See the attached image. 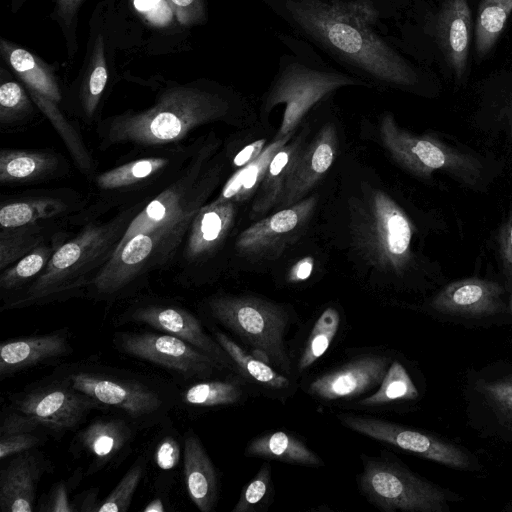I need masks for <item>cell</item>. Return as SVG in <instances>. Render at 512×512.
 Masks as SVG:
<instances>
[{"mask_svg": "<svg viewBox=\"0 0 512 512\" xmlns=\"http://www.w3.org/2000/svg\"><path fill=\"white\" fill-rule=\"evenodd\" d=\"M134 428L127 418H99L78 432L75 447L91 459V471H97L128 451Z\"/></svg>", "mask_w": 512, "mask_h": 512, "instance_id": "cell-21", "label": "cell"}, {"mask_svg": "<svg viewBox=\"0 0 512 512\" xmlns=\"http://www.w3.org/2000/svg\"><path fill=\"white\" fill-rule=\"evenodd\" d=\"M57 247L55 248L54 246L42 243L21 258L16 265L3 270L0 276V288L4 291L19 288L26 281L40 274L48 264Z\"/></svg>", "mask_w": 512, "mask_h": 512, "instance_id": "cell-40", "label": "cell"}, {"mask_svg": "<svg viewBox=\"0 0 512 512\" xmlns=\"http://www.w3.org/2000/svg\"><path fill=\"white\" fill-rule=\"evenodd\" d=\"M336 153V134L331 124L319 132L313 142L296 156L289 169L278 201L293 205L331 167Z\"/></svg>", "mask_w": 512, "mask_h": 512, "instance_id": "cell-19", "label": "cell"}, {"mask_svg": "<svg viewBox=\"0 0 512 512\" xmlns=\"http://www.w3.org/2000/svg\"><path fill=\"white\" fill-rule=\"evenodd\" d=\"M314 207V199H306L262 219L238 237L237 249L245 254L258 253L277 243L300 227Z\"/></svg>", "mask_w": 512, "mask_h": 512, "instance_id": "cell-26", "label": "cell"}, {"mask_svg": "<svg viewBox=\"0 0 512 512\" xmlns=\"http://www.w3.org/2000/svg\"><path fill=\"white\" fill-rule=\"evenodd\" d=\"M235 216V207L230 200L218 198L202 207L191 221L185 256L196 261L207 256L224 240Z\"/></svg>", "mask_w": 512, "mask_h": 512, "instance_id": "cell-25", "label": "cell"}, {"mask_svg": "<svg viewBox=\"0 0 512 512\" xmlns=\"http://www.w3.org/2000/svg\"><path fill=\"white\" fill-rule=\"evenodd\" d=\"M271 488V466L264 463L255 477L243 488L232 512H250L256 509Z\"/></svg>", "mask_w": 512, "mask_h": 512, "instance_id": "cell-44", "label": "cell"}, {"mask_svg": "<svg viewBox=\"0 0 512 512\" xmlns=\"http://www.w3.org/2000/svg\"><path fill=\"white\" fill-rule=\"evenodd\" d=\"M130 214L106 224L88 225L71 241L58 246L38 277L6 307L48 302L80 288L86 276L112 257L130 223Z\"/></svg>", "mask_w": 512, "mask_h": 512, "instance_id": "cell-3", "label": "cell"}, {"mask_svg": "<svg viewBox=\"0 0 512 512\" xmlns=\"http://www.w3.org/2000/svg\"><path fill=\"white\" fill-rule=\"evenodd\" d=\"M65 209L66 204L54 198L7 203L0 209V224L6 229L28 226L39 220L51 218Z\"/></svg>", "mask_w": 512, "mask_h": 512, "instance_id": "cell-36", "label": "cell"}, {"mask_svg": "<svg viewBox=\"0 0 512 512\" xmlns=\"http://www.w3.org/2000/svg\"><path fill=\"white\" fill-rule=\"evenodd\" d=\"M41 229L33 224L18 228H2L0 233V269L23 258L42 242Z\"/></svg>", "mask_w": 512, "mask_h": 512, "instance_id": "cell-39", "label": "cell"}, {"mask_svg": "<svg viewBox=\"0 0 512 512\" xmlns=\"http://www.w3.org/2000/svg\"><path fill=\"white\" fill-rule=\"evenodd\" d=\"M511 133H512V121H511Z\"/></svg>", "mask_w": 512, "mask_h": 512, "instance_id": "cell-57", "label": "cell"}, {"mask_svg": "<svg viewBox=\"0 0 512 512\" xmlns=\"http://www.w3.org/2000/svg\"><path fill=\"white\" fill-rule=\"evenodd\" d=\"M102 406L90 396L52 377V381L12 398L11 409L27 414L55 436L76 430L88 414Z\"/></svg>", "mask_w": 512, "mask_h": 512, "instance_id": "cell-12", "label": "cell"}, {"mask_svg": "<svg viewBox=\"0 0 512 512\" xmlns=\"http://www.w3.org/2000/svg\"><path fill=\"white\" fill-rule=\"evenodd\" d=\"M301 151L298 141L280 148L271 159L261 181V194L255 202L253 211L261 214L278 201L284 179L298 153Z\"/></svg>", "mask_w": 512, "mask_h": 512, "instance_id": "cell-35", "label": "cell"}, {"mask_svg": "<svg viewBox=\"0 0 512 512\" xmlns=\"http://www.w3.org/2000/svg\"><path fill=\"white\" fill-rule=\"evenodd\" d=\"M114 344L120 352L165 368L186 380H205L225 370L208 354L166 333L118 332Z\"/></svg>", "mask_w": 512, "mask_h": 512, "instance_id": "cell-11", "label": "cell"}, {"mask_svg": "<svg viewBox=\"0 0 512 512\" xmlns=\"http://www.w3.org/2000/svg\"><path fill=\"white\" fill-rule=\"evenodd\" d=\"M497 241L503 272L512 281V213L500 227Z\"/></svg>", "mask_w": 512, "mask_h": 512, "instance_id": "cell-50", "label": "cell"}, {"mask_svg": "<svg viewBox=\"0 0 512 512\" xmlns=\"http://www.w3.org/2000/svg\"><path fill=\"white\" fill-rule=\"evenodd\" d=\"M245 455L307 467L323 465L321 458L304 442L285 431H274L252 439Z\"/></svg>", "mask_w": 512, "mask_h": 512, "instance_id": "cell-27", "label": "cell"}, {"mask_svg": "<svg viewBox=\"0 0 512 512\" xmlns=\"http://www.w3.org/2000/svg\"><path fill=\"white\" fill-rule=\"evenodd\" d=\"M509 311L512 313V294L510 296V301H509Z\"/></svg>", "mask_w": 512, "mask_h": 512, "instance_id": "cell-56", "label": "cell"}, {"mask_svg": "<svg viewBox=\"0 0 512 512\" xmlns=\"http://www.w3.org/2000/svg\"><path fill=\"white\" fill-rule=\"evenodd\" d=\"M288 40L295 54L282 55L278 71L264 98L267 112L284 105L275 140L292 135L306 113L334 91L346 86H369L358 76L327 65L312 50L308 54V47L304 49L303 42Z\"/></svg>", "mask_w": 512, "mask_h": 512, "instance_id": "cell-4", "label": "cell"}, {"mask_svg": "<svg viewBox=\"0 0 512 512\" xmlns=\"http://www.w3.org/2000/svg\"><path fill=\"white\" fill-rule=\"evenodd\" d=\"M418 397V390L406 368L397 360L390 363L379 389L355 403L360 408L386 405L396 401H410Z\"/></svg>", "mask_w": 512, "mask_h": 512, "instance_id": "cell-34", "label": "cell"}, {"mask_svg": "<svg viewBox=\"0 0 512 512\" xmlns=\"http://www.w3.org/2000/svg\"><path fill=\"white\" fill-rule=\"evenodd\" d=\"M380 135L393 158L419 177L430 178L442 171L468 186L482 179L483 165L476 157L432 136H416L401 129L391 114L383 116Z\"/></svg>", "mask_w": 512, "mask_h": 512, "instance_id": "cell-8", "label": "cell"}, {"mask_svg": "<svg viewBox=\"0 0 512 512\" xmlns=\"http://www.w3.org/2000/svg\"><path fill=\"white\" fill-rule=\"evenodd\" d=\"M33 112V105L17 82L7 81L0 87V124L11 125Z\"/></svg>", "mask_w": 512, "mask_h": 512, "instance_id": "cell-42", "label": "cell"}, {"mask_svg": "<svg viewBox=\"0 0 512 512\" xmlns=\"http://www.w3.org/2000/svg\"><path fill=\"white\" fill-rule=\"evenodd\" d=\"M292 135L269 144L253 161L232 175L223 187L220 198L223 200H244L260 186L269 163L277 151L288 143Z\"/></svg>", "mask_w": 512, "mask_h": 512, "instance_id": "cell-30", "label": "cell"}, {"mask_svg": "<svg viewBox=\"0 0 512 512\" xmlns=\"http://www.w3.org/2000/svg\"><path fill=\"white\" fill-rule=\"evenodd\" d=\"M337 418L343 426L354 432L425 459L457 469L472 467L470 457L464 450L432 435L364 415L341 413Z\"/></svg>", "mask_w": 512, "mask_h": 512, "instance_id": "cell-13", "label": "cell"}, {"mask_svg": "<svg viewBox=\"0 0 512 512\" xmlns=\"http://www.w3.org/2000/svg\"><path fill=\"white\" fill-rule=\"evenodd\" d=\"M188 225L140 233L130 238L113 252L89 281L92 296L102 300L120 296L139 276L168 256Z\"/></svg>", "mask_w": 512, "mask_h": 512, "instance_id": "cell-10", "label": "cell"}, {"mask_svg": "<svg viewBox=\"0 0 512 512\" xmlns=\"http://www.w3.org/2000/svg\"><path fill=\"white\" fill-rule=\"evenodd\" d=\"M359 487L378 509L386 512H442L450 495L437 485L386 457L362 455Z\"/></svg>", "mask_w": 512, "mask_h": 512, "instance_id": "cell-7", "label": "cell"}, {"mask_svg": "<svg viewBox=\"0 0 512 512\" xmlns=\"http://www.w3.org/2000/svg\"><path fill=\"white\" fill-rule=\"evenodd\" d=\"M134 6L145 19L155 26H167L174 16L167 0H134Z\"/></svg>", "mask_w": 512, "mask_h": 512, "instance_id": "cell-46", "label": "cell"}, {"mask_svg": "<svg viewBox=\"0 0 512 512\" xmlns=\"http://www.w3.org/2000/svg\"><path fill=\"white\" fill-rule=\"evenodd\" d=\"M357 240L380 268L401 273L411 260L412 224L383 191L375 190L359 213Z\"/></svg>", "mask_w": 512, "mask_h": 512, "instance_id": "cell-9", "label": "cell"}, {"mask_svg": "<svg viewBox=\"0 0 512 512\" xmlns=\"http://www.w3.org/2000/svg\"><path fill=\"white\" fill-rule=\"evenodd\" d=\"M184 482L187 493L201 512L214 509L218 499L215 467L196 433L189 429L184 436Z\"/></svg>", "mask_w": 512, "mask_h": 512, "instance_id": "cell-24", "label": "cell"}, {"mask_svg": "<svg viewBox=\"0 0 512 512\" xmlns=\"http://www.w3.org/2000/svg\"><path fill=\"white\" fill-rule=\"evenodd\" d=\"M264 144L265 139H259L245 146L234 157V165L243 167L251 161L255 160L264 150Z\"/></svg>", "mask_w": 512, "mask_h": 512, "instance_id": "cell-52", "label": "cell"}, {"mask_svg": "<svg viewBox=\"0 0 512 512\" xmlns=\"http://www.w3.org/2000/svg\"><path fill=\"white\" fill-rule=\"evenodd\" d=\"M146 459L139 456L114 489L97 506L98 512H126L145 473Z\"/></svg>", "mask_w": 512, "mask_h": 512, "instance_id": "cell-41", "label": "cell"}, {"mask_svg": "<svg viewBox=\"0 0 512 512\" xmlns=\"http://www.w3.org/2000/svg\"><path fill=\"white\" fill-rule=\"evenodd\" d=\"M81 0H56L60 15L70 19L76 12Z\"/></svg>", "mask_w": 512, "mask_h": 512, "instance_id": "cell-54", "label": "cell"}, {"mask_svg": "<svg viewBox=\"0 0 512 512\" xmlns=\"http://www.w3.org/2000/svg\"><path fill=\"white\" fill-rule=\"evenodd\" d=\"M1 51L10 66L29 89L32 99L65 139L77 161L89 166V159L73 129L66 123L57 105L61 94L56 79L39 58L25 49L1 41Z\"/></svg>", "mask_w": 512, "mask_h": 512, "instance_id": "cell-15", "label": "cell"}, {"mask_svg": "<svg viewBox=\"0 0 512 512\" xmlns=\"http://www.w3.org/2000/svg\"><path fill=\"white\" fill-rule=\"evenodd\" d=\"M196 178L197 173L190 172L147 204L130 221L116 249L137 234L191 223L193 217L202 208L200 204L210 190L209 179L205 178L200 183V181L196 182Z\"/></svg>", "mask_w": 512, "mask_h": 512, "instance_id": "cell-14", "label": "cell"}, {"mask_svg": "<svg viewBox=\"0 0 512 512\" xmlns=\"http://www.w3.org/2000/svg\"><path fill=\"white\" fill-rule=\"evenodd\" d=\"M244 391L236 380H202L180 393L181 401L192 408H211L238 403Z\"/></svg>", "mask_w": 512, "mask_h": 512, "instance_id": "cell-32", "label": "cell"}, {"mask_svg": "<svg viewBox=\"0 0 512 512\" xmlns=\"http://www.w3.org/2000/svg\"><path fill=\"white\" fill-rule=\"evenodd\" d=\"M119 322L146 324L178 337L211 356L224 369H234L229 355L216 339L205 332L197 317L181 306L164 303L142 304L125 312Z\"/></svg>", "mask_w": 512, "mask_h": 512, "instance_id": "cell-16", "label": "cell"}, {"mask_svg": "<svg viewBox=\"0 0 512 512\" xmlns=\"http://www.w3.org/2000/svg\"><path fill=\"white\" fill-rule=\"evenodd\" d=\"M214 338L229 355L234 370L246 380L270 391H281L290 387V381L284 374L254 357L225 333L215 331Z\"/></svg>", "mask_w": 512, "mask_h": 512, "instance_id": "cell-29", "label": "cell"}, {"mask_svg": "<svg viewBox=\"0 0 512 512\" xmlns=\"http://www.w3.org/2000/svg\"><path fill=\"white\" fill-rule=\"evenodd\" d=\"M230 102L222 94L197 87L167 90L149 109L111 119L103 130L107 145L156 146L182 140L194 128L223 119Z\"/></svg>", "mask_w": 512, "mask_h": 512, "instance_id": "cell-2", "label": "cell"}, {"mask_svg": "<svg viewBox=\"0 0 512 512\" xmlns=\"http://www.w3.org/2000/svg\"><path fill=\"white\" fill-rule=\"evenodd\" d=\"M263 1L310 43L365 82L400 88L418 82L411 64L376 31L379 14L370 1Z\"/></svg>", "mask_w": 512, "mask_h": 512, "instance_id": "cell-1", "label": "cell"}, {"mask_svg": "<svg viewBox=\"0 0 512 512\" xmlns=\"http://www.w3.org/2000/svg\"><path fill=\"white\" fill-rule=\"evenodd\" d=\"M389 365L390 358L380 354L356 357L314 378L307 393L326 402L354 398L379 386Z\"/></svg>", "mask_w": 512, "mask_h": 512, "instance_id": "cell-17", "label": "cell"}, {"mask_svg": "<svg viewBox=\"0 0 512 512\" xmlns=\"http://www.w3.org/2000/svg\"><path fill=\"white\" fill-rule=\"evenodd\" d=\"M40 429L44 428L36 419L22 412L10 409L7 414L2 417L0 436L22 432H34Z\"/></svg>", "mask_w": 512, "mask_h": 512, "instance_id": "cell-48", "label": "cell"}, {"mask_svg": "<svg viewBox=\"0 0 512 512\" xmlns=\"http://www.w3.org/2000/svg\"><path fill=\"white\" fill-rule=\"evenodd\" d=\"M165 510L166 509L161 498L153 499L142 509L143 512H164Z\"/></svg>", "mask_w": 512, "mask_h": 512, "instance_id": "cell-55", "label": "cell"}, {"mask_svg": "<svg viewBox=\"0 0 512 512\" xmlns=\"http://www.w3.org/2000/svg\"><path fill=\"white\" fill-rule=\"evenodd\" d=\"M340 327V314L327 307L317 318L298 359L297 370L303 372L316 363L328 350Z\"/></svg>", "mask_w": 512, "mask_h": 512, "instance_id": "cell-37", "label": "cell"}, {"mask_svg": "<svg viewBox=\"0 0 512 512\" xmlns=\"http://www.w3.org/2000/svg\"><path fill=\"white\" fill-rule=\"evenodd\" d=\"M181 448L173 436L162 437L155 448L154 461L157 467L164 471L175 468L180 459Z\"/></svg>", "mask_w": 512, "mask_h": 512, "instance_id": "cell-47", "label": "cell"}, {"mask_svg": "<svg viewBox=\"0 0 512 512\" xmlns=\"http://www.w3.org/2000/svg\"><path fill=\"white\" fill-rule=\"evenodd\" d=\"M476 390L496 421L512 433V374L480 380Z\"/></svg>", "mask_w": 512, "mask_h": 512, "instance_id": "cell-38", "label": "cell"}, {"mask_svg": "<svg viewBox=\"0 0 512 512\" xmlns=\"http://www.w3.org/2000/svg\"><path fill=\"white\" fill-rule=\"evenodd\" d=\"M45 441L39 431L0 436V459L3 461L16 454L36 449Z\"/></svg>", "mask_w": 512, "mask_h": 512, "instance_id": "cell-45", "label": "cell"}, {"mask_svg": "<svg viewBox=\"0 0 512 512\" xmlns=\"http://www.w3.org/2000/svg\"><path fill=\"white\" fill-rule=\"evenodd\" d=\"M44 511L73 512L76 511L69 501L67 487L64 482L57 483L50 492Z\"/></svg>", "mask_w": 512, "mask_h": 512, "instance_id": "cell-51", "label": "cell"}, {"mask_svg": "<svg viewBox=\"0 0 512 512\" xmlns=\"http://www.w3.org/2000/svg\"><path fill=\"white\" fill-rule=\"evenodd\" d=\"M503 288L494 281L468 278L446 285L431 301L434 310L461 317H487L503 311Z\"/></svg>", "mask_w": 512, "mask_h": 512, "instance_id": "cell-18", "label": "cell"}, {"mask_svg": "<svg viewBox=\"0 0 512 512\" xmlns=\"http://www.w3.org/2000/svg\"><path fill=\"white\" fill-rule=\"evenodd\" d=\"M107 77L102 40L99 38L95 47L93 67L84 93V109L88 117H91L94 114L105 88Z\"/></svg>", "mask_w": 512, "mask_h": 512, "instance_id": "cell-43", "label": "cell"}, {"mask_svg": "<svg viewBox=\"0 0 512 512\" xmlns=\"http://www.w3.org/2000/svg\"><path fill=\"white\" fill-rule=\"evenodd\" d=\"M436 35L446 62L458 80L467 70L472 38L471 11L467 0H445L436 19Z\"/></svg>", "mask_w": 512, "mask_h": 512, "instance_id": "cell-23", "label": "cell"}, {"mask_svg": "<svg viewBox=\"0 0 512 512\" xmlns=\"http://www.w3.org/2000/svg\"><path fill=\"white\" fill-rule=\"evenodd\" d=\"M53 377L90 396L102 408L120 411L141 428L161 422L174 403L170 393L158 385L88 365L63 366Z\"/></svg>", "mask_w": 512, "mask_h": 512, "instance_id": "cell-6", "label": "cell"}, {"mask_svg": "<svg viewBox=\"0 0 512 512\" xmlns=\"http://www.w3.org/2000/svg\"><path fill=\"white\" fill-rule=\"evenodd\" d=\"M50 463L32 449L10 457L0 471V509L2 512H31L37 484Z\"/></svg>", "mask_w": 512, "mask_h": 512, "instance_id": "cell-20", "label": "cell"}, {"mask_svg": "<svg viewBox=\"0 0 512 512\" xmlns=\"http://www.w3.org/2000/svg\"><path fill=\"white\" fill-rule=\"evenodd\" d=\"M314 260L306 257L298 261L292 268L289 278L292 282H299L308 279L313 270Z\"/></svg>", "mask_w": 512, "mask_h": 512, "instance_id": "cell-53", "label": "cell"}, {"mask_svg": "<svg viewBox=\"0 0 512 512\" xmlns=\"http://www.w3.org/2000/svg\"><path fill=\"white\" fill-rule=\"evenodd\" d=\"M512 13V0H482L475 23V48L478 58L486 56L503 32Z\"/></svg>", "mask_w": 512, "mask_h": 512, "instance_id": "cell-31", "label": "cell"}, {"mask_svg": "<svg viewBox=\"0 0 512 512\" xmlns=\"http://www.w3.org/2000/svg\"><path fill=\"white\" fill-rule=\"evenodd\" d=\"M181 25H191L204 18L202 0H167Z\"/></svg>", "mask_w": 512, "mask_h": 512, "instance_id": "cell-49", "label": "cell"}, {"mask_svg": "<svg viewBox=\"0 0 512 512\" xmlns=\"http://www.w3.org/2000/svg\"><path fill=\"white\" fill-rule=\"evenodd\" d=\"M168 163L163 157L138 159L100 174L95 182L101 190L131 188L156 176Z\"/></svg>", "mask_w": 512, "mask_h": 512, "instance_id": "cell-33", "label": "cell"}, {"mask_svg": "<svg viewBox=\"0 0 512 512\" xmlns=\"http://www.w3.org/2000/svg\"><path fill=\"white\" fill-rule=\"evenodd\" d=\"M60 162L56 155L43 151L8 150L0 153L2 184L28 183L54 175Z\"/></svg>", "mask_w": 512, "mask_h": 512, "instance_id": "cell-28", "label": "cell"}, {"mask_svg": "<svg viewBox=\"0 0 512 512\" xmlns=\"http://www.w3.org/2000/svg\"><path fill=\"white\" fill-rule=\"evenodd\" d=\"M72 352L64 330L17 338L0 346V377L4 379L30 367L49 362Z\"/></svg>", "mask_w": 512, "mask_h": 512, "instance_id": "cell-22", "label": "cell"}, {"mask_svg": "<svg viewBox=\"0 0 512 512\" xmlns=\"http://www.w3.org/2000/svg\"><path fill=\"white\" fill-rule=\"evenodd\" d=\"M207 308L210 316L254 357L287 376L291 374L285 343L291 314L283 305L248 295H221L210 298Z\"/></svg>", "mask_w": 512, "mask_h": 512, "instance_id": "cell-5", "label": "cell"}]
</instances>
